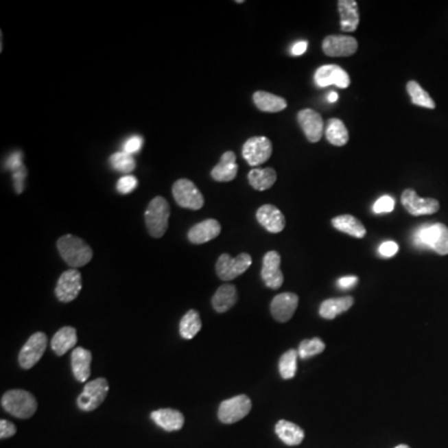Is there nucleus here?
<instances>
[{
	"mask_svg": "<svg viewBox=\"0 0 448 448\" xmlns=\"http://www.w3.org/2000/svg\"><path fill=\"white\" fill-rule=\"evenodd\" d=\"M307 49H308V43L307 41H299V43L294 44V47H292V55L293 56H300L307 51Z\"/></svg>",
	"mask_w": 448,
	"mask_h": 448,
	"instance_id": "37998d69",
	"label": "nucleus"
},
{
	"mask_svg": "<svg viewBox=\"0 0 448 448\" xmlns=\"http://www.w3.org/2000/svg\"><path fill=\"white\" fill-rule=\"evenodd\" d=\"M315 82L320 87L335 86L348 89L350 85V76L348 73L338 65H324L320 67L314 75Z\"/></svg>",
	"mask_w": 448,
	"mask_h": 448,
	"instance_id": "2eb2a0df",
	"label": "nucleus"
},
{
	"mask_svg": "<svg viewBox=\"0 0 448 448\" xmlns=\"http://www.w3.org/2000/svg\"><path fill=\"white\" fill-rule=\"evenodd\" d=\"M401 203L411 215H427L438 212L440 202L435 198H421L414 189L408 188L401 194Z\"/></svg>",
	"mask_w": 448,
	"mask_h": 448,
	"instance_id": "f8f14e48",
	"label": "nucleus"
},
{
	"mask_svg": "<svg viewBox=\"0 0 448 448\" xmlns=\"http://www.w3.org/2000/svg\"><path fill=\"white\" fill-rule=\"evenodd\" d=\"M81 289L82 279L80 272L78 269H69L60 275L55 288V295L61 303H70L79 296Z\"/></svg>",
	"mask_w": 448,
	"mask_h": 448,
	"instance_id": "9b49d317",
	"label": "nucleus"
},
{
	"mask_svg": "<svg viewBox=\"0 0 448 448\" xmlns=\"http://www.w3.org/2000/svg\"><path fill=\"white\" fill-rule=\"evenodd\" d=\"M1 406L14 417L30 418L38 410V402L27 391L10 390L1 397Z\"/></svg>",
	"mask_w": 448,
	"mask_h": 448,
	"instance_id": "f03ea898",
	"label": "nucleus"
},
{
	"mask_svg": "<svg viewBox=\"0 0 448 448\" xmlns=\"http://www.w3.org/2000/svg\"><path fill=\"white\" fill-rule=\"evenodd\" d=\"M281 255L278 252H268L263 258L261 279L268 288L279 289L284 283V275L281 270Z\"/></svg>",
	"mask_w": 448,
	"mask_h": 448,
	"instance_id": "4468645a",
	"label": "nucleus"
},
{
	"mask_svg": "<svg viewBox=\"0 0 448 448\" xmlns=\"http://www.w3.org/2000/svg\"><path fill=\"white\" fill-rule=\"evenodd\" d=\"M201 329V318H200L197 310H194V309L189 310L183 315L181 322H180V334L183 339H187V340L193 339L194 336L200 333Z\"/></svg>",
	"mask_w": 448,
	"mask_h": 448,
	"instance_id": "2f4dec72",
	"label": "nucleus"
},
{
	"mask_svg": "<svg viewBox=\"0 0 448 448\" xmlns=\"http://www.w3.org/2000/svg\"><path fill=\"white\" fill-rule=\"evenodd\" d=\"M406 89H408V95H410L414 105L426 107V108H431V110L435 108V101L431 99V96L428 95L427 91H425L417 81H408Z\"/></svg>",
	"mask_w": 448,
	"mask_h": 448,
	"instance_id": "473e14b6",
	"label": "nucleus"
},
{
	"mask_svg": "<svg viewBox=\"0 0 448 448\" xmlns=\"http://www.w3.org/2000/svg\"><path fill=\"white\" fill-rule=\"evenodd\" d=\"M327 140L334 146H345L349 141V131L345 123L339 119H330L325 128Z\"/></svg>",
	"mask_w": 448,
	"mask_h": 448,
	"instance_id": "7c9ffc66",
	"label": "nucleus"
},
{
	"mask_svg": "<svg viewBox=\"0 0 448 448\" xmlns=\"http://www.w3.org/2000/svg\"><path fill=\"white\" fill-rule=\"evenodd\" d=\"M107 392H108V382L106 379L99 377L96 380L87 382L84 388V391L81 392L76 400L78 408L85 412L94 411L100 406L102 402L105 401Z\"/></svg>",
	"mask_w": 448,
	"mask_h": 448,
	"instance_id": "0eeeda50",
	"label": "nucleus"
},
{
	"mask_svg": "<svg viewBox=\"0 0 448 448\" xmlns=\"http://www.w3.org/2000/svg\"><path fill=\"white\" fill-rule=\"evenodd\" d=\"M174 201L182 208L198 211L204 206V197L193 182L187 178L176 181L172 186Z\"/></svg>",
	"mask_w": 448,
	"mask_h": 448,
	"instance_id": "39448f33",
	"label": "nucleus"
},
{
	"mask_svg": "<svg viewBox=\"0 0 448 448\" xmlns=\"http://www.w3.org/2000/svg\"><path fill=\"white\" fill-rule=\"evenodd\" d=\"M299 298L293 293H283L276 295L270 304V311L275 320L279 322H287L294 315L298 308Z\"/></svg>",
	"mask_w": 448,
	"mask_h": 448,
	"instance_id": "f3484780",
	"label": "nucleus"
},
{
	"mask_svg": "<svg viewBox=\"0 0 448 448\" xmlns=\"http://www.w3.org/2000/svg\"><path fill=\"white\" fill-rule=\"evenodd\" d=\"M237 303V289L232 284L218 288L212 298V305L217 313H226Z\"/></svg>",
	"mask_w": 448,
	"mask_h": 448,
	"instance_id": "c85d7f7f",
	"label": "nucleus"
},
{
	"mask_svg": "<svg viewBox=\"0 0 448 448\" xmlns=\"http://www.w3.org/2000/svg\"><path fill=\"white\" fill-rule=\"evenodd\" d=\"M298 122L310 142H319L324 134V121L319 113L311 108L301 110L298 114Z\"/></svg>",
	"mask_w": 448,
	"mask_h": 448,
	"instance_id": "dca6fc26",
	"label": "nucleus"
},
{
	"mask_svg": "<svg viewBox=\"0 0 448 448\" xmlns=\"http://www.w3.org/2000/svg\"><path fill=\"white\" fill-rule=\"evenodd\" d=\"M238 174L237 157L233 151H227L222 154L221 161L211 171V177L217 182H231L235 180Z\"/></svg>",
	"mask_w": 448,
	"mask_h": 448,
	"instance_id": "412c9836",
	"label": "nucleus"
},
{
	"mask_svg": "<svg viewBox=\"0 0 448 448\" xmlns=\"http://www.w3.org/2000/svg\"><path fill=\"white\" fill-rule=\"evenodd\" d=\"M93 355L84 348H75L71 354V368L75 379L79 382H86L91 375Z\"/></svg>",
	"mask_w": 448,
	"mask_h": 448,
	"instance_id": "4be33fe9",
	"label": "nucleus"
},
{
	"mask_svg": "<svg viewBox=\"0 0 448 448\" xmlns=\"http://www.w3.org/2000/svg\"><path fill=\"white\" fill-rule=\"evenodd\" d=\"M241 154L249 166L257 167L270 158L273 154V145L266 136H255L246 141Z\"/></svg>",
	"mask_w": 448,
	"mask_h": 448,
	"instance_id": "1a4fd4ad",
	"label": "nucleus"
},
{
	"mask_svg": "<svg viewBox=\"0 0 448 448\" xmlns=\"http://www.w3.org/2000/svg\"><path fill=\"white\" fill-rule=\"evenodd\" d=\"M324 350H325V344L319 338H314L310 340L301 342L299 349H298V353L301 359H308L315 355L320 354Z\"/></svg>",
	"mask_w": 448,
	"mask_h": 448,
	"instance_id": "c9c22d12",
	"label": "nucleus"
},
{
	"mask_svg": "<svg viewBox=\"0 0 448 448\" xmlns=\"http://www.w3.org/2000/svg\"><path fill=\"white\" fill-rule=\"evenodd\" d=\"M16 434V427L13 422L8 421V420H1L0 421V438L5 440L12 436Z\"/></svg>",
	"mask_w": 448,
	"mask_h": 448,
	"instance_id": "ea45409f",
	"label": "nucleus"
},
{
	"mask_svg": "<svg viewBox=\"0 0 448 448\" xmlns=\"http://www.w3.org/2000/svg\"><path fill=\"white\" fill-rule=\"evenodd\" d=\"M61 258L71 269L84 267L93 259V249L79 237L62 235L56 243Z\"/></svg>",
	"mask_w": 448,
	"mask_h": 448,
	"instance_id": "f257e3e1",
	"label": "nucleus"
},
{
	"mask_svg": "<svg viewBox=\"0 0 448 448\" xmlns=\"http://www.w3.org/2000/svg\"><path fill=\"white\" fill-rule=\"evenodd\" d=\"M338 9L342 21V30L345 33L355 32L360 23L359 7L355 0H339Z\"/></svg>",
	"mask_w": 448,
	"mask_h": 448,
	"instance_id": "5701e85b",
	"label": "nucleus"
},
{
	"mask_svg": "<svg viewBox=\"0 0 448 448\" xmlns=\"http://www.w3.org/2000/svg\"><path fill=\"white\" fill-rule=\"evenodd\" d=\"M298 356H299V353L293 349L281 355V360H279V373L284 380L293 379L296 374Z\"/></svg>",
	"mask_w": 448,
	"mask_h": 448,
	"instance_id": "72a5a7b5",
	"label": "nucleus"
},
{
	"mask_svg": "<svg viewBox=\"0 0 448 448\" xmlns=\"http://www.w3.org/2000/svg\"><path fill=\"white\" fill-rule=\"evenodd\" d=\"M257 221L269 233H281L285 228V217L273 204H264L257 211Z\"/></svg>",
	"mask_w": 448,
	"mask_h": 448,
	"instance_id": "a211bd4d",
	"label": "nucleus"
},
{
	"mask_svg": "<svg viewBox=\"0 0 448 448\" xmlns=\"http://www.w3.org/2000/svg\"><path fill=\"white\" fill-rule=\"evenodd\" d=\"M78 342L76 329L73 327L61 328L51 339V349L58 356L67 354L70 349L75 348Z\"/></svg>",
	"mask_w": 448,
	"mask_h": 448,
	"instance_id": "393cba45",
	"label": "nucleus"
},
{
	"mask_svg": "<svg viewBox=\"0 0 448 448\" xmlns=\"http://www.w3.org/2000/svg\"><path fill=\"white\" fill-rule=\"evenodd\" d=\"M395 208V200L390 196H384L379 198L374 204L375 213H390Z\"/></svg>",
	"mask_w": 448,
	"mask_h": 448,
	"instance_id": "4c0bfd02",
	"label": "nucleus"
},
{
	"mask_svg": "<svg viewBox=\"0 0 448 448\" xmlns=\"http://www.w3.org/2000/svg\"><path fill=\"white\" fill-rule=\"evenodd\" d=\"M336 100H338V94L336 93H330L328 96L329 102H335Z\"/></svg>",
	"mask_w": 448,
	"mask_h": 448,
	"instance_id": "c03bdc74",
	"label": "nucleus"
},
{
	"mask_svg": "<svg viewBox=\"0 0 448 448\" xmlns=\"http://www.w3.org/2000/svg\"><path fill=\"white\" fill-rule=\"evenodd\" d=\"M253 101L255 106L258 107L263 113H281L288 106L285 99L267 91H257L253 94Z\"/></svg>",
	"mask_w": 448,
	"mask_h": 448,
	"instance_id": "b1692460",
	"label": "nucleus"
},
{
	"mask_svg": "<svg viewBox=\"0 0 448 448\" xmlns=\"http://www.w3.org/2000/svg\"><path fill=\"white\" fill-rule=\"evenodd\" d=\"M357 47V40L348 35H329L322 41V51L331 58L354 55Z\"/></svg>",
	"mask_w": 448,
	"mask_h": 448,
	"instance_id": "ddd939ff",
	"label": "nucleus"
},
{
	"mask_svg": "<svg viewBox=\"0 0 448 448\" xmlns=\"http://www.w3.org/2000/svg\"><path fill=\"white\" fill-rule=\"evenodd\" d=\"M395 448H410L408 447V445H399L397 447Z\"/></svg>",
	"mask_w": 448,
	"mask_h": 448,
	"instance_id": "a18cd8bd",
	"label": "nucleus"
},
{
	"mask_svg": "<svg viewBox=\"0 0 448 448\" xmlns=\"http://www.w3.org/2000/svg\"><path fill=\"white\" fill-rule=\"evenodd\" d=\"M399 250V244L395 243V241H385L382 243L380 248H379V253L385 257V258H391L397 253Z\"/></svg>",
	"mask_w": 448,
	"mask_h": 448,
	"instance_id": "a19ab883",
	"label": "nucleus"
},
{
	"mask_svg": "<svg viewBox=\"0 0 448 448\" xmlns=\"http://www.w3.org/2000/svg\"><path fill=\"white\" fill-rule=\"evenodd\" d=\"M169 214H171V208L163 197L157 196L150 202L148 209L145 212V222L151 237L161 238L165 235L167 232Z\"/></svg>",
	"mask_w": 448,
	"mask_h": 448,
	"instance_id": "7ed1b4c3",
	"label": "nucleus"
},
{
	"mask_svg": "<svg viewBox=\"0 0 448 448\" xmlns=\"http://www.w3.org/2000/svg\"><path fill=\"white\" fill-rule=\"evenodd\" d=\"M275 434L288 446L300 445L305 437L304 431L298 425L285 420H281L275 425Z\"/></svg>",
	"mask_w": 448,
	"mask_h": 448,
	"instance_id": "bb28decb",
	"label": "nucleus"
},
{
	"mask_svg": "<svg viewBox=\"0 0 448 448\" xmlns=\"http://www.w3.org/2000/svg\"><path fill=\"white\" fill-rule=\"evenodd\" d=\"M356 283H357V278H356V276H353V275H350V276L340 278V279L338 281V285H339L340 288L349 289L351 288V287H354Z\"/></svg>",
	"mask_w": 448,
	"mask_h": 448,
	"instance_id": "79ce46f5",
	"label": "nucleus"
},
{
	"mask_svg": "<svg viewBox=\"0 0 448 448\" xmlns=\"http://www.w3.org/2000/svg\"><path fill=\"white\" fill-rule=\"evenodd\" d=\"M221 224L215 220H206L194 224L188 232V241L192 244H204L221 235Z\"/></svg>",
	"mask_w": 448,
	"mask_h": 448,
	"instance_id": "6ab92c4d",
	"label": "nucleus"
},
{
	"mask_svg": "<svg viewBox=\"0 0 448 448\" xmlns=\"http://www.w3.org/2000/svg\"><path fill=\"white\" fill-rule=\"evenodd\" d=\"M252 410V401L247 395H238L224 400L218 408V418L222 423L231 425L241 421Z\"/></svg>",
	"mask_w": 448,
	"mask_h": 448,
	"instance_id": "6e6552de",
	"label": "nucleus"
},
{
	"mask_svg": "<svg viewBox=\"0 0 448 448\" xmlns=\"http://www.w3.org/2000/svg\"><path fill=\"white\" fill-rule=\"evenodd\" d=\"M142 143H143V139L141 136H132L130 137L125 145H123V152H126L128 154H134L136 152L140 151L141 148H142Z\"/></svg>",
	"mask_w": 448,
	"mask_h": 448,
	"instance_id": "58836bf2",
	"label": "nucleus"
},
{
	"mask_svg": "<svg viewBox=\"0 0 448 448\" xmlns=\"http://www.w3.org/2000/svg\"><path fill=\"white\" fill-rule=\"evenodd\" d=\"M248 181L257 191H267L276 181V172L273 168H255L248 174Z\"/></svg>",
	"mask_w": 448,
	"mask_h": 448,
	"instance_id": "c756f323",
	"label": "nucleus"
},
{
	"mask_svg": "<svg viewBox=\"0 0 448 448\" xmlns=\"http://www.w3.org/2000/svg\"><path fill=\"white\" fill-rule=\"evenodd\" d=\"M47 338L44 333H35L32 335L19 353V365L29 370L35 366L47 350Z\"/></svg>",
	"mask_w": 448,
	"mask_h": 448,
	"instance_id": "9d476101",
	"label": "nucleus"
},
{
	"mask_svg": "<svg viewBox=\"0 0 448 448\" xmlns=\"http://www.w3.org/2000/svg\"><path fill=\"white\" fill-rule=\"evenodd\" d=\"M137 178L134 177V176H123L121 177L119 182H117V191L120 192L121 194H128L131 192H134V189L137 188Z\"/></svg>",
	"mask_w": 448,
	"mask_h": 448,
	"instance_id": "e433bc0d",
	"label": "nucleus"
},
{
	"mask_svg": "<svg viewBox=\"0 0 448 448\" xmlns=\"http://www.w3.org/2000/svg\"><path fill=\"white\" fill-rule=\"evenodd\" d=\"M151 418L158 427L167 432L178 431L185 425V416L178 410L174 408H160L154 411L151 414Z\"/></svg>",
	"mask_w": 448,
	"mask_h": 448,
	"instance_id": "aec40b11",
	"label": "nucleus"
},
{
	"mask_svg": "<svg viewBox=\"0 0 448 448\" xmlns=\"http://www.w3.org/2000/svg\"><path fill=\"white\" fill-rule=\"evenodd\" d=\"M110 165L117 172L128 174L134 172V168H136V161L132 154H128L122 151V152L111 154Z\"/></svg>",
	"mask_w": 448,
	"mask_h": 448,
	"instance_id": "f704fd0d",
	"label": "nucleus"
},
{
	"mask_svg": "<svg viewBox=\"0 0 448 448\" xmlns=\"http://www.w3.org/2000/svg\"><path fill=\"white\" fill-rule=\"evenodd\" d=\"M250 266H252V257L248 253H241L237 258H232L231 255L224 253L217 261L215 272L222 281H233L244 272H247L248 268Z\"/></svg>",
	"mask_w": 448,
	"mask_h": 448,
	"instance_id": "423d86ee",
	"label": "nucleus"
},
{
	"mask_svg": "<svg viewBox=\"0 0 448 448\" xmlns=\"http://www.w3.org/2000/svg\"><path fill=\"white\" fill-rule=\"evenodd\" d=\"M331 224L338 231L355 237V238H364L366 235L365 226L351 214H342V215L335 217L334 220L331 221Z\"/></svg>",
	"mask_w": 448,
	"mask_h": 448,
	"instance_id": "a878e982",
	"label": "nucleus"
},
{
	"mask_svg": "<svg viewBox=\"0 0 448 448\" xmlns=\"http://www.w3.org/2000/svg\"><path fill=\"white\" fill-rule=\"evenodd\" d=\"M354 304V299L351 296H342V298H335L321 303L319 314L324 319H335L336 316L351 308Z\"/></svg>",
	"mask_w": 448,
	"mask_h": 448,
	"instance_id": "cd10ccee",
	"label": "nucleus"
},
{
	"mask_svg": "<svg viewBox=\"0 0 448 448\" xmlns=\"http://www.w3.org/2000/svg\"><path fill=\"white\" fill-rule=\"evenodd\" d=\"M416 246L434 249L440 255H448V228L442 223L422 226L415 235Z\"/></svg>",
	"mask_w": 448,
	"mask_h": 448,
	"instance_id": "20e7f679",
	"label": "nucleus"
}]
</instances>
